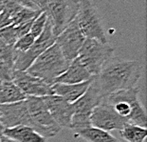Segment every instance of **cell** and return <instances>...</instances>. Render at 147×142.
Masks as SVG:
<instances>
[{"label": "cell", "mask_w": 147, "mask_h": 142, "mask_svg": "<svg viewBox=\"0 0 147 142\" xmlns=\"http://www.w3.org/2000/svg\"><path fill=\"white\" fill-rule=\"evenodd\" d=\"M142 74V65L140 61L113 55L94 76L93 84L104 98L116 91L137 88Z\"/></svg>", "instance_id": "cell-1"}, {"label": "cell", "mask_w": 147, "mask_h": 142, "mask_svg": "<svg viewBox=\"0 0 147 142\" xmlns=\"http://www.w3.org/2000/svg\"><path fill=\"white\" fill-rule=\"evenodd\" d=\"M102 101L107 103L119 116L125 120L127 124L146 128V111L140 99L138 87L116 91L105 96Z\"/></svg>", "instance_id": "cell-2"}, {"label": "cell", "mask_w": 147, "mask_h": 142, "mask_svg": "<svg viewBox=\"0 0 147 142\" xmlns=\"http://www.w3.org/2000/svg\"><path fill=\"white\" fill-rule=\"evenodd\" d=\"M68 65L69 62H67L61 50L54 43L40 55L26 72L52 86L56 78L67 70Z\"/></svg>", "instance_id": "cell-3"}, {"label": "cell", "mask_w": 147, "mask_h": 142, "mask_svg": "<svg viewBox=\"0 0 147 142\" xmlns=\"http://www.w3.org/2000/svg\"><path fill=\"white\" fill-rule=\"evenodd\" d=\"M76 20L86 38L108 43L102 17L92 0H78Z\"/></svg>", "instance_id": "cell-4"}, {"label": "cell", "mask_w": 147, "mask_h": 142, "mask_svg": "<svg viewBox=\"0 0 147 142\" xmlns=\"http://www.w3.org/2000/svg\"><path fill=\"white\" fill-rule=\"evenodd\" d=\"M114 48L109 43H102L92 38H86L77 57L93 76L99 74L104 65L114 55Z\"/></svg>", "instance_id": "cell-5"}, {"label": "cell", "mask_w": 147, "mask_h": 142, "mask_svg": "<svg viewBox=\"0 0 147 142\" xmlns=\"http://www.w3.org/2000/svg\"><path fill=\"white\" fill-rule=\"evenodd\" d=\"M26 103L34 130L45 138L56 137L60 132L62 129L53 120L43 97L26 96Z\"/></svg>", "instance_id": "cell-6"}, {"label": "cell", "mask_w": 147, "mask_h": 142, "mask_svg": "<svg viewBox=\"0 0 147 142\" xmlns=\"http://www.w3.org/2000/svg\"><path fill=\"white\" fill-rule=\"evenodd\" d=\"M102 97L93 84V81L87 91L79 99L72 103L73 115L71 121V130L78 131L89 127L90 116L97 106L101 103Z\"/></svg>", "instance_id": "cell-7"}, {"label": "cell", "mask_w": 147, "mask_h": 142, "mask_svg": "<svg viewBox=\"0 0 147 142\" xmlns=\"http://www.w3.org/2000/svg\"><path fill=\"white\" fill-rule=\"evenodd\" d=\"M55 39L56 36L53 33L51 24L48 19L42 33L36 37L32 47L26 53L15 52L14 71H27L40 55H42L46 50H48L55 43Z\"/></svg>", "instance_id": "cell-8"}, {"label": "cell", "mask_w": 147, "mask_h": 142, "mask_svg": "<svg viewBox=\"0 0 147 142\" xmlns=\"http://www.w3.org/2000/svg\"><path fill=\"white\" fill-rule=\"evenodd\" d=\"M77 11L78 0H48V7L45 12L55 36L76 17Z\"/></svg>", "instance_id": "cell-9"}, {"label": "cell", "mask_w": 147, "mask_h": 142, "mask_svg": "<svg viewBox=\"0 0 147 142\" xmlns=\"http://www.w3.org/2000/svg\"><path fill=\"white\" fill-rule=\"evenodd\" d=\"M86 37L81 31L76 17L56 36L55 44L61 50L67 62H71L78 56Z\"/></svg>", "instance_id": "cell-10"}, {"label": "cell", "mask_w": 147, "mask_h": 142, "mask_svg": "<svg viewBox=\"0 0 147 142\" xmlns=\"http://www.w3.org/2000/svg\"><path fill=\"white\" fill-rule=\"evenodd\" d=\"M11 81L26 96L45 97L54 94L51 85L26 71H13Z\"/></svg>", "instance_id": "cell-11"}, {"label": "cell", "mask_w": 147, "mask_h": 142, "mask_svg": "<svg viewBox=\"0 0 147 142\" xmlns=\"http://www.w3.org/2000/svg\"><path fill=\"white\" fill-rule=\"evenodd\" d=\"M127 123L121 116L114 112V110L107 103L101 101L90 116V125L102 130L110 132L113 130H119L123 128Z\"/></svg>", "instance_id": "cell-12"}, {"label": "cell", "mask_w": 147, "mask_h": 142, "mask_svg": "<svg viewBox=\"0 0 147 142\" xmlns=\"http://www.w3.org/2000/svg\"><path fill=\"white\" fill-rule=\"evenodd\" d=\"M0 123L5 129L19 125L32 127V121L28 112L26 99L11 104L0 105Z\"/></svg>", "instance_id": "cell-13"}, {"label": "cell", "mask_w": 147, "mask_h": 142, "mask_svg": "<svg viewBox=\"0 0 147 142\" xmlns=\"http://www.w3.org/2000/svg\"><path fill=\"white\" fill-rule=\"evenodd\" d=\"M43 99L47 109L56 124L61 129H71V121L73 115L72 104L55 94L45 96L43 97Z\"/></svg>", "instance_id": "cell-14"}, {"label": "cell", "mask_w": 147, "mask_h": 142, "mask_svg": "<svg viewBox=\"0 0 147 142\" xmlns=\"http://www.w3.org/2000/svg\"><path fill=\"white\" fill-rule=\"evenodd\" d=\"M94 77L87 69L82 64L79 58L76 57L69 63L67 68L60 76L55 79L54 83H64V84H76L90 80Z\"/></svg>", "instance_id": "cell-15"}, {"label": "cell", "mask_w": 147, "mask_h": 142, "mask_svg": "<svg viewBox=\"0 0 147 142\" xmlns=\"http://www.w3.org/2000/svg\"><path fill=\"white\" fill-rule=\"evenodd\" d=\"M94 78V77H93ZM93 78L90 80L76 84H64V83H54L52 85V91L55 96H58L64 98L65 101L74 103L80 98L87 91L91 85Z\"/></svg>", "instance_id": "cell-16"}, {"label": "cell", "mask_w": 147, "mask_h": 142, "mask_svg": "<svg viewBox=\"0 0 147 142\" xmlns=\"http://www.w3.org/2000/svg\"><path fill=\"white\" fill-rule=\"evenodd\" d=\"M3 135L16 142H47L46 138L38 132L32 127L25 125L5 129Z\"/></svg>", "instance_id": "cell-17"}, {"label": "cell", "mask_w": 147, "mask_h": 142, "mask_svg": "<svg viewBox=\"0 0 147 142\" xmlns=\"http://www.w3.org/2000/svg\"><path fill=\"white\" fill-rule=\"evenodd\" d=\"M74 132L75 137L83 138L86 142H123L112 135L109 132L92 126L75 131Z\"/></svg>", "instance_id": "cell-18"}, {"label": "cell", "mask_w": 147, "mask_h": 142, "mask_svg": "<svg viewBox=\"0 0 147 142\" xmlns=\"http://www.w3.org/2000/svg\"><path fill=\"white\" fill-rule=\"evenodd\" d=\"M26 99V96L11 80L0 79V105L11 104Z\"/></svg>", "instance_id": "cell-19"}, {"label": "cell", "mask_w": 147, "mask_h": 142, "mask_svg": "<svg viewBox=\"0 0 147 142\" xmlns=\"http://www.w3.org/2000/svg\"><path fill=\"white\" fill-rule=\"evenodd\" d=\"M22 7L24 6L11 0H0V30L12 25L14 16Z\"/></svg>", "instance_id": "cell-20"}, {"label": "cell", "mask_w": 147, "mask_h": 142, "mask_svg": "<svg viewBox=\"0 0 147 142\" xmlns=\"http://www.w3.org/2000/svg\"><path fill=\"white\" fill-rule=\"evenodd\" d=\"M121 137L127 142H144L147 137L146 128L138 125L126 124L120 130Z\"/></svg>", "instance_id": "cell-21"}, {"label": "cell", "mask_w": 147, "mask_h": 142, "mask_svg": "<svg viewBox=\"0 0 147 142\" xmlns=\"http://www.w3.org/2000/svg\"><path fill=\"white\" fill-rule=\"evenodd\" d=\"M19 34L16 29V26L10 25L8 27H5L0 30V39L5 45L13 48L14 43L19 38Z\"/></svg>", "instance_id": "cell-22"}, {"label": "cell", "mask_w": 147, "mask_h": 142, "mask_svg": "<svg viewBox=\"0 0 147 142\" xmlns=\"http://www.w3.org/2000/svg\"><path fill=\"white\" fill-rule=\"evenodd\" d=\"M48 22V15L45 12H42L38 16L34 18V20L32 21V27H30V33L35 37H38L40 34L42 33V31H44L46 27V24Z\"/></svg>", "instance_id": "cell-23"}, {"label": "cell", "mask_w": 147, "mask_h": 142, "mask_svg": "<svg viewBox=\"0 0 147 142\" xmlns=\"http://www.w3.org/2000/svg\"><path fill=\"white\" fill-rule=\"evenodd\" d=\"M34 40H35V37H34L30 33L19 37L13 45L14 52L26 53L28 50L32 47V45L34 42Z\"/></svg>", "instance_id": "cell-24"}, {"label": "cell", "mask_w": 147, "mask_h": 142, "mask_svg": "<svg viewBox=\"0 0 147 142\" xmlns=\"http://www.w3.org/2000/svg\"><path fill=\"white\" fill-rule=\"evenodd\" d=\"M35 7L41 12H46L48 7V0H30Z\"/></svg>", "instance_id": "cell-25"}, {"label": "cell", "mask_w": 147, "mask_h": 142, "mask_svg": "<svg viewBox=\"0 0 147 142\" xmlns=\"http://www.w3.org/2000/svg\"><path fill=\"white\" fill-rule=\"evenodd\" d=\"M11 1L17 3V4H19L21 6H24V7H26V8L34 9V10H38V9H37L35 6H34L32 3L30 1V0H11Z\"/></svg>", "instance_id": "cell-26"}, {"label": "cell", "mask_w": 147, "mask_h": 142, "mask_svg": "<svg viewBox=\"0 0 147 142\" xmlns=\"http://www.w3.org/2000/svg\"><path fill=\"white\" fill-rule=\"evenodd\" d=\"M0 142H16L14 140H11L10 138L4 137V135H2V137H0Z\"/></svg>", "instance_id": "cell-27"}]
</instances>
